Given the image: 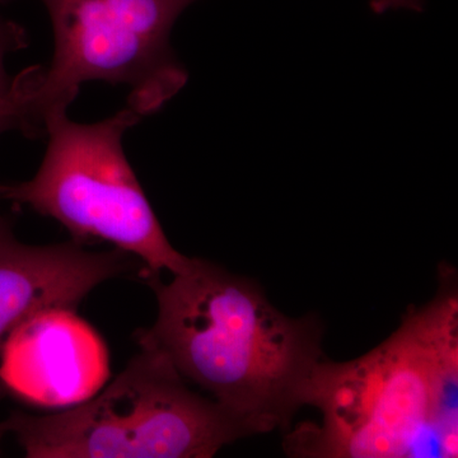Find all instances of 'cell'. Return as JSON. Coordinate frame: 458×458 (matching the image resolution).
I'll return each mask as SVG.
<instances>
[{"mask_svg":"<svg viewBox=\"0 0 458 458\" xmlns=\"http://www.w3.org/2000/svg\"><path fill=\"white\" fill-rule=\"evenodd\" d=\"M147 280L158 315L137 333L140 348L165 355L249 436L288 427L327 360L321 322L286 318L255 282L201 259L168 284Z\"/></svg>","mask_w":458,"mask_h":458,"instance_id":"1","label":"cell"},{"mask_svg":"<svg viewBox=\"0 0 458 458\" xmlns=\"http://www.w3.org/2000/svg\"><path fill=\"white\" fill-rule=\"evenodd\" d=\"M412 310L390 339L360 360H324L306 405L322 426L286 438L300 457H457L458 307L454 278Z\"/></svg>","mask_w":458,"mask_h":458,"instance_id":"2","label":"cell"},{"mask_svg":"<svg viewBox=\"0 0 458 458\" xmlns=\"http://www.w3.org/2000/svg\"><path fill=\"white\" fill-rule=\"evenodd\" d=\"M31 458H209L249 436L192 393L161 352L141 349L104 393L64 412L0 423Z\"/></svg>","mask_w":458,"mask_h":458,"instance_id":"3","label":"cell"},{"mask_svg":"<svg viewBox=\"0 0 458 458\" xmlns=\"http://www.w3.org/2000/svg\"><path fill=\"white\" fill-rule=\"evenodd\" d=\"M141 120L129 106L93 123L51 116L40 168L25 182L0 185V199L56 219L78 242L104 241L137 256L146 279L186 273L195 259L171 245L123 150V135Z\"/></svg>","mask_w":458,"mask_h":458,"instance_id":"4","label":"cell"},{"mask_svg":"<svg viewBox=\"0 0 458 458\" xmlns=\"http://www.w3.org/2000/svg\"><path fill=\"white\" fill-rule=\"evenodd\" d=\"M49 14L50 65L32 66L30 137L51 116L68 113L83 84L131 89L128 106L141 117L161 110L188 82L172 49L181 14L198 0H40Z\"/></svg>","mask_w":458,"mask_h":458,"instance_id":"5","label":"cell"},{"mask_svg":"<svg viewBox=\"0 0 458 458\" xmlns=\"http://www.w3.org/2000/svg\"><path fill=\"white\" fill-rule=\"evenodd\" d=\"M110 377L106 344L74 310L33 313L0 346V388L36 408L81 405Z\"/></svg>","mask_w":458,"mask_h":458,"instance_id":"6","label":"cell"},{"mask_svg":"<svg viewBox=\"0 0 458 458\" xmlns=\"http://www.w3.org/2000/svg\"><path fill=\"white\" fill-rule=\"evenodd\" d=\"M126 255L117 249L89 251L74 240L26 245L0 216V346L33 313L55 307L75 311L96 286L126 270Z\"/></svg>","mask_w":458,"mask_h":458,"instance_id":"7","label":"cell"},{"mask_svg":"<svg viewBox=\"0 0 458 458\" xmlns=\"http://www.w3.org/2000/svg\"><path fill=\"white\" fill-rule=\"evenodd\" d=\"M12 2L14 0H0V137L9 131H20L30 137L27 107L31 71L27 68L13 75L7 66L9 56L29 45L26 30L2 13V8Z\"/></svg>","mask_w":458,"mask_h":458,"instance_id":"8","label":"cell"},{"mask_svg":"<svg viewBox=\"0 0 458 458\" xmlns=\"http://www.w3.org/2000/svg\"><path fill=\"white\" fill-rule=\"evenodd\" d=\"M369 7L373 13L384 14L388 11H406L423 12L424 0H370Z\"/></svg>","mask_w":458,"mask_h":458,"instance_id":"9","label":"cell"}]
</instances>
